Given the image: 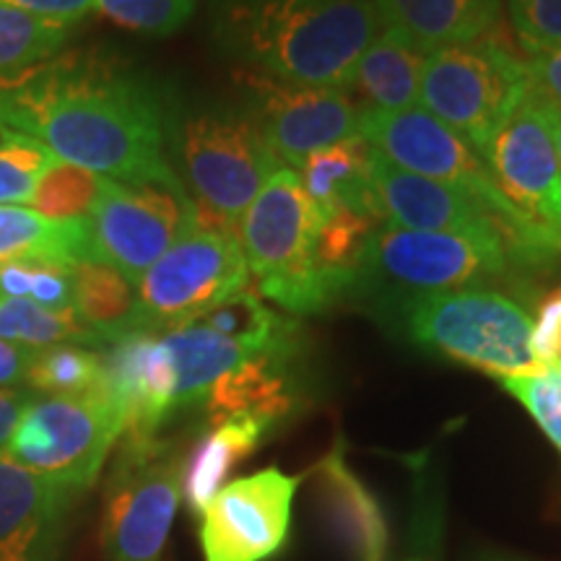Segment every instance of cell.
<instances>
[{
	"mask_svg": "<svg viewBox=\"0 0 561 561\" xmlns=\"http://www.w3.org/2000/svg\"><path fill=\"white\" fill-rule=\"evenodd\" d=\"M0 130L107 180L180 178L167 159L164 100L107 55H53L0 81Z\"/></svg>",
	"mask_w": 561,
	"mask_h": 561,
	"instance_id": "1",
	"label": "cell"
},
{
	"mask_svg": "<svg viewBox=\"0 0 561 561\" xmlns=\"http://www.w3.org/2000/svg\"><path fill=\"white\" fill-rule=\"evenodd\" d=\"M210 30L248 73L348 89L382 19L375 0H214Z\"/></svg>",
	"mask_w": 561,
	"mask_h": 561,
	"instance_id": "2",
	"label": "cell"
},
{
	"mask_svg": "<svg viewBox=\"0 0 561 561\" xmlns=\"http://www.w3.org/2000/svg\"><path fill=\"white\" fill-rule=\"evenodd\" d=\"M553 268V257L533 255L500 237L421 231L385 221L364 250L351 297L367 301L385 322L413 297L500 284L523 291V284Z\"/></svg>",
	"mask_w": 561,
	"mask_h": 561,
	"instance_id": "3",
	"label": "cell"
},
{
	"mask_svg": "<svg viewBox=\"0 0 561 561\" xmlns=\"http://www.w3.org/2000/svg\"><path fill=\"white\" fill-rule=\"evenodd\" d=\"M403 341L502 380L541 369L533 356V312L502 289L413 297L385 320Z\"/></svg>",
	"mask_w": 561,
	"mask_h": 561,
	"instance_id": "4",
	"label": "cell"
},
{
	"mask_svg": "<svg viewBox=\"0 0 561 561\" xmlns=\"http://www.w3.org/2000/svg\"><path fill=\"white\" fill-rule=\"evenodd\" d=\"M170 144L195 203L231 227H240L244 210L280 167L240 100L185 112L172 125Z\"/></svg>",
	"mask_w": 561,
	"mask_h": 561,
	"instance_id": "5",
	"label": "cell"
},
{
	"mask_svg": "<svg viewBox=\"0 0 561 561\" xmlns=\"http://www.w3.org/2000/svg\"><path fill=\"white\" fill-rule=\"evenodd\" d=\"M528 91V62L507 42L486 34L426 55L419 102L483 157Z\"/></svg>",
	"mask_w": 561,
	"mask_h": 561,
	"instance_id": "6",
	"label": "cell"
},
{
	"mask_svg": "<svg viewBox=\"0 0 561 561\" xmlns=\"http://www.w3.org/2000/svg\"><path fill=\"white\" fill-rule=\"evenodd\" d=\"M182 468L185 455L174 442L121 437L100 520L107 561H161L182 502Z\"/></svg>",
	"mask_w": 561,
	"mask_h": 561,
	"instance_id": "7",
	"label": "cell"
},
{
	"mask_svg": "<svg viewBox=\"0 0 561 561\" xmlns=\"http://www.w3.org/2000/svg\"><path fill=\"white\" fill-rule=\"evenodd\" d=\"M123 432V413L102 382L83 396H34L3 455L79 496L100 479Z\"/></svg>",
	"mask_w": 561,
	"mask_h": 561,
	"instance_id": "8",
	"label": "cell"
},
{
	"mask_svg": "<svg viewBox=\"0 0 561 561\" xmlns=\"http://www.w3.org/2000/svg\"><path fill=\"white\" fill-rule=\"evenodd\" d=\"M237 227L195 203V224L136 284L151 333L185 325L231 294L248 289Z\"/></svg>",
	"mask_w": 561,
	"mask_h": 561,
	"instance_id": "9",
	"label": "cell"
},
{
	"mask_svg": "<svg viewBox=\"0 0 561 561\" xmlns=\"http://www.w3.org/2000/svg\"><path fill=\"white\" fill-rule=\"evenodd\" d=\"M193 224L195 201L180 178L107 180L89 216L91 261L107 263L138 284Z\"/></svg>",
	"mask_w": 561,
	"mask_h": 561,
	"instance_id": "10",
	"label": "cell"
},
{
	"mask_svg": "<svg viewBox=\"0 0 561 561\" xmlns=\"http://www.w3.org/2000/svg\"><path fill=\"white\" fill-rule=\"evenodd\" d=\"M371 185H375L385 221L396 224V227L500 237V240L528 250L533 255L553 257V261L561 257V252L546 244L538 234H533L507 210L491 206L479 195L450 185V182L426 180L398 170L377 151L371 159Z\"/></svg>",
	"mask_w": 561,
	"mask_h": 561,
	"instance_id": "11",
	"label": "cell"
},
{
	"mask_svg": "<svg viewBox=\"0 0 561 561\" xmlns=\"http://www.w3.org/2000/svg\"><path fill=\"white\" fill-rule=\"evenodd\" d=\"M242 76L240 102L280 167L299 172L314 151L359 136L362 107L348 89L286 83L248 70Z\"/></svg>",
	"mask_w": 561,
	"mask_h": 561,
	"instance_id": "12",
	"label": "cell"
},
{
	"mask_svg": "<svg viewBox=\"0 0 561 561\" xmlns=\"http://www.w3.org/2000/svg\"><path fill=\"white\" fill-rule=\"evenodd\" d=\"M359 136L398 170L426 180L450 182V185L479 195L491 206L507 210L517 221L525 224L517 216V210L510 206V201L500 193L479 151L460 133H455L450 125L442 123L424 107L398 112L362 107Z\"/></svg>",
	"mask_w": 561,
	"mask_h": 561,
	"instance_id": "13",
	"label": "cell"
},
{
	"mask_svg": "<svg viewBox=\"0 0 561 561\" xmlns=\"http://www.w3.org/2000/svg\"><path fill=\"white\" fill-rule=\"evenodd\" d=\"M481 159L517 216L561 252V159L533 81L528 96L491 138Z\"/></svg>",
	"mask_w": 561,
	"mask_h": 561,
	"instance_id": "14",
	"label": "cell"
},
{
	"mask_svg": "<svg viewBox=\"0 0 561 561\" xmlns=\"http://www.w3.org/2000/svg\"><path fill=\"white\" fill-rule=\"evenodd\" d=\"M301 479L278 466L242 476L216 491L198 517L203 561H268L289 541Z\"/></svg>",
	"mask_w": 561,
	"mask_h": 561,
	"instance_id": "15",
	"label": "cell"
},
{
	"mask_svg": "<svg viewBox=\"0 0 561 561\" xmlns=\"http://www.w3.org/2000/svg\"><path fill=\"white\" fill-rule=\"evenodd\" d=\"M318 221L299 172L278 167L237 227L244 263L257 284L310 268V242Z\"/></svg>",
	"mask_w": 561,
	"mask_h": 561,
	"instance_id": "16",
	"label": "cell"
},
{
	"mask_svg": "<svg viewBox=\"0 0 561 561\" xmlns=\"http://www.w3.org/2000/svg\"><path fill=\"white\" fill-rule=\"evenodd\" d=\"M104 390L117 403L123 437H157L178 413V377L159 333H130L102 351Z\"/></svg>",
	"mask_w": 561,
	"mask_h": 561,
	"instance_id": "17",
	"label": "cell"
},
{
	"mask_svg": "<svg viewBox=\"0 0 561 561\" xmlns=\"http://www.w3.org/2000/svg\"><path fill=\"white\" fill-rule=\"evenodd\" d=\"M76 494L0 453V561H60Z\"/></svg>",
	"mask_w": 561,
	"mask_h": 561,
	"instance_id": "18",
	"label": "cell"
},
{
	"mask_svg": "<svg viewBox=\"0 0 561 561\" xmlns=\"http://www.w3.org/2000/svg\"><path fill=\"white\" fill-rule=\"evenodd\" d=\"M314 502L322 523L348 561H390L392 530L380 500L348 466L341 445L312 468Z\"/></svg>",
	"mask_w": 561,
	"mask_h": 561,
	"instance_id": "19",
	"label": "cell"
},
{
	"mask_svg": "<svg viewBox=\"0 0 561 561\" xmlns=\"http://www.w3.org/2000/svg\"><path fill=\"white\" fill-rule=\"evenodd\" d=\"M297 351H271L242 362L221 380L214 382L206 401L201 403L206 424H221L229 419H257L278 430L299 405Z\"/></svg>",
	"mask_w": 561,
	"mask_h": 561,
	"instance_id": "20",
	"label": "cell"
},
{
	"mask_svg": "<svg viewBox=\"0 0 561 561\" xmlns=\"http://www.w3.org/2000/svg\"><path fill=\"white\" fill-rule=\"evenodd\" d=\"M382 26L396 30L430 55L491 34L504 0H375Z\"/></svg>",
	"mask_w": 561,
	"mask_h": 561,
	"instance_id": "21",
	"label": "cell"
},
{
	"mask_svg": "<svg viewBox=\"0 0 561 561\" xmlns=\"http://www.w3.org/2000/svg\"><path fill=\"white\" fill-rule=\"evenodd\" d=\"M371 159L375 149L362 136H354L314 151L299 167L301 185L318 210V219H325L339 208L362 210L385 219L371 185Z\"/></svg>",
	"mask_w": 561,
	"mask_h": 561,
	"instance_id": "22",
	"label": "cell"
},
{
	"mask_svg": "<svg viewBox=\"0 0 561 561\" xmlns=\"http://www.w3.org/2000/svg\"><path fill=\"white\" fill-rule=\"evenodd\" d=\"M276 432L257 419H229L208 426L185 455L182 468V502L198 520L206 504L214 500L240 462L255 455L271 434Z\"/></svg>",
	"mask_w": 561,
	"mask_h": 561,
	"instance_id": "23",
	"label": "cell"
},
{
	"mask_svg": "<svg viewBox=\"0 0 561 561\" xmlns=\"http://www.w3.org/2000/svg\"><path fill=\"white\" fill-rule=\"evenodd\" d=\"M426 55L403 34L382 26L351 73L348 91L359 107L398 112L419 107Z\"/></svg>",
	"mask_w": 561,
	"mask_h": 561,
	"instance_id": "24",
	"label": "cell"
},
{
	"mask_svg": "<svg viewBox=\"0 0 561 561\" xmlns=\"http://www.w3.org/2000/svg\"><path fill=\"white\" fill-rule=\"evenodd\" d=\"M73 312L104 346L130 333H151L136 284L100 261L73 265Z\"/></svg>",
	"mask_w": 561,
	"mask_h": 561,
	"instance_id": "25",
	"label": "cell"
},
{
	"mask_svg": "<svg viewBox=\"0 0 561 561\" xmlns=\"http://www.w3.org/2000/svg\"><path fill=\"white\" fill-rule=\"evenodd\" d=\"M91 261L89 219H50L34 208L0 206V263Z\"/></svg>",
	"mask_w": 561,
	"mask_h": 561,
	"instance_id": "26",
	"label": "cell"
},
{
	"mask_svg": "<svg viewBox=\"0 0 561 561\" xmlns=\"http://www.w3.org/2000/svg\"><path fill=\"white\" fill-rule=\"evenodd\" d=\"M159 335L170 351L178 377V411L201 405L216 380L255 356L201 322H187Z\"/></svg>",
	"mask_w": 561,
	"mask_h": 561,
	"instance_id": "27",
	"label": "cell"
},
{
	"mask_svg": "<svg viewBox=\"0 0 561 561\" xmlns=\"http://www.w3.org/2000/svg\"><path fill=\"white\" fill-rule=\"evenodd\" d=\"M191 322L210 328L224 339L240 343L250 354H271V351H297V322L271 310L261 294L242 289L231 294L216 307H210ZM187 325V322H185Z\"/></svg>",
	"mask_w": 561,
	"mask_h": 561,
	"instance_id": "28",
	"label": "cell"
},
{
	"mask_svg": "<svg viewBox=\"0 0 561 561\" xmlns=\"http://www.w3.org/2000/svg\"><path fill=\"white\" fill-rule=\"evenodd\" d=\"M445 557V494L426 460L411 466V500L403 538L390 561H442Z\"/></svg>",
	"mask_w": 561,
	"mask_h": 561,
	"instance_id": "29",
	"label": "cell"
},
{
	"mask_svg": "<svg viewBox=\"0 0 561 561\" xmlns=\"http://www.w3.org/2000/svg\"><path fill=\"white\" fill-rule=\"evenodd\" d=\"M0 339L37 351L60 343L104 348L96 333H91L73 310H47L30 299L9 297H0Z\"/></svg>",
	"mask_w": 561,
	"mask_h": 561,
	"instance_id": "30",
	"label": "cell"
},
{
	"mask_svg": "<svg viewBox=\"0 0 561 561\" xmlns=\"http://www.w3.org/2000/svg\"><path fill=\"white\" fill-rule=\"evenodd\" d=\"M385 219L362 210L339 208L318 221L310 242V263L322 273H335L356 280L364 250Z\"/></svg>",
	"mask_w": 561,
	"mask_h": 561,
	"instance_id": "31",
	"label": "cell"
},
{
	"mask_svg": "<svg viewBox=\"0 0 561 561\" xmlns=\"http://www.w3.org/2000/svg\"><path fill=\"white\" fill-rule=\"evenodd\" d=\"M102 382V354L79 343L39 348L26 377V388L37 396H83Z\"/></svg>",
	"mask_w": 561,
	"mask_h": 561,
	"instance_id": "32",
	"label": "cell"
},
{
	"mask_svg": "<svg viewBox=\"0 0 561 561\" xmlns=\"http://www.w3.org/2000/svg\"><path fill=\"white\" fill-rule=\"evenodd\" d=\"M73 32L76 26L0 9V81L58 55Z\"/></svg>",
	"mask_w": 561,
	"mask_h": 561,
	"instance_id": "33",
	"label": "cell"
},
{
	"mask_svg": "<svg viewBox=\"0 0 561 561\" xmlns=\"http://www.w3.org/2000/svg\"><path fill=\"white\" fill-rule=\"evenodd\" d=\"M107 178L55 159L32 193V206L50 219H89Z\"/></svg>",
	"mask_w": 561,
	"mask_h": 561,
	"instance_id": "34",
	"label": "cell"
},
{
	"mask_svg": "<svg viewBox=\"0 0 561 561\" xmlns=\"http://www.w3.org/2000/svg\"><path fill=\"white\" fill-rule=\"evenodd\" d=\"M496 382L528 411V416L561 455V362L546 364L528 375L502 377Z\"/></svg>",
	"mask_w": 561,
	"mask_h": 561,
	"instance_id": "35",
	"label": "cell"
},
{
	"mask_svg": "<svg viewBox=\"0 0 561 561\" xmlns=\"http://www.w3.org/2000/svg\"><path fill=\"white\" fill-rule=\"evenodd\" d=\"M198 0H96V11L123 30L164 39L193 19Z\"/></svg>",
	"mask_w": 561,
	"mask_h": 561,
	"instance_id": "36",
	"label": "cell"
},
{
	"mask_svg": "<svg viewBox=\"0 0 561 561\" xmlns=\"http://www.w3.org/2000/svg\"><path fill=\"white\" fill-rule=\"evenodd\" d=\"M53 161V153L30 138L0 130V206L30 203L34 187Z\"/></svg>",
	"mask_w": 561,
	"mask_h": 561,
	"instance_id": "37",
	"label": "cell"
},
{
	"mask_svg": "<svg viewBox=\"0 0 561 561\" xmlns=\"http://www.w3.org/2000/svg\"><path fill=\"white\" fill-rule=\"evenodd\" d=\"M507 11L525 55L561 47V0H507Z\"/></svg>",
	"mask_w": 561,
	"mask_h": 561,
	"instance_id": "38",
	"label": "cell"
},
{
	"mask_svg": "<svg viewBox=\"0 0 561 561\" xmlns=\"http://www.w3.org/2000/svg\"><path fill=\"white\" fill-rule=\"evenodd\" d=\"M530 346L541 367L561 362V289L546 294L533 314Z\"/></svg>",
	"mask_w": 561,
	"mask_h": 561,
	"instance_id": "39",
	"label": "cell"
},
{
	"mask_svg": "<svg viewBox=\"0 0 561 561\" xmlns=\"http://www.w3.org/2000/svg\"><path fill=\"white\" fill-rule=\"evenodd\" d=\"M0 9L42 21H55V24L79 26L96 11V0H0Z\"/></svg>",
	"mask_w": 561,
	"mask_h": 561,
	"instance_id": "40",
	"label": "cell"
},
{
	"mask_svg": "<svg viewBox=\"0 0 561 561\" xmlns=\"http://www.w3.org/2000/svg\"><path fill=\"white\" fill-rule=\"evenodd\" d=\"M34 354H37V348H26L0 339V390L26 388Z\"/></svg>",
	"mask_w": 561,
	"mask_h": 561,
	"instance_id": "41",
	"label": "cell"
},
{
	"mask_svg": "<svg viewBox=\"0 0 561 561\" xmlns=\"http://www.w3.org/2000/svg\"><path fill=\"white\" fill-rule=\"evenodd\" d=\"M525 62H528L530 81L561 107V47L533 53Z\"/></svg>",
	"mask_w": 561,
	"mask_h": 561,
	"instance_id": "42",
	"label": "cell"
},
{
	"mask_svg": "<svg viewBox=\"0 0 561 561\" xmlns=\"http://www.w3.org/2000/svg\"><path fill=\"white\" fill-rule=\"evenodd\" d=\"M34 396H37V392H32L30 388L0 390V453H3L5 445H9L21 413H24L26 405L34 401Z\"/></svg>",
	"mask_w": 561,
	"mask_h": 561,
	"instance_id": "43",
	"label": "cell"
},
{
	"mask_svg": "<svg viewBox=\"0 0 561 561\" xmlns=\"http://www.w3.org/2000/svg\"><path fill=\"white\" fill-rule=\"evenodd\" d=\"M533 91H536V100H538V107H541L546 123H549L551 128V136H553V144H557V151H559V159H561V107L557 102L551 100V96H546L541 89L533 83Z\"/></svg>",
	"mask_w": 561,
	"mask_h": 561,
	"instance_id": "44",
	"label": "cell"
},
{
	"mask_svg": "<svg viewBox=\"0 0 561 561\" xmlns=\"http://www.w3.org/2000/svg\"><path fill=\"white\" fill-rule=\"evenodd\" d=\"M479 561H517V559H507V557H481Z\"/></svg>",
	"mask_w": 561,
	"mask_h": 561,
	"instance_id": "45",
	"label": "cell"
}]
</instances>
